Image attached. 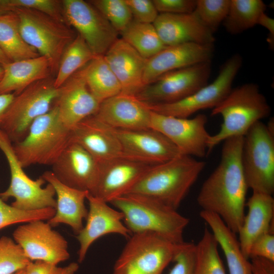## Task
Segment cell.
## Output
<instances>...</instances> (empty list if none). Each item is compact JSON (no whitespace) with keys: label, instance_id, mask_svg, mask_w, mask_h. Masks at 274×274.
<instances>
[{"label":"cell","instance_id":"38","mask_svg":"<svg viewBox=\"0 0 274 274\" xmlns=\"http://www.w3.org/2000/svg\"><path fill=\"white\" fill-rule=\"evenodd\" d=\"M26 9L39 11L65 22L62 1L57 0H0V15Z\"/></svg>","mask_w":274,"mask_h":274},{"label":"cell","instance_id":"15","mask_svg":"<svg viewBox=\"0 0 274 274\" xmlns=\"http://www.w3.org/2000/svg\"><path fill=\"white\" fill-rule=\"evenodd\" d=\"M13 237L31 261H41L57 265L70 258L66 240L44 220L20 225L14 231Z\"/></svg>","mask_w":274,"mask_h":274},{"label":"cell","instance_id":"32","mask_svg":"<svg viewBox=\"0 0 274 274\" xmlns=\"http://www.w3.org/2000/svg\"><path fill=\"white\" fill-rule=\"evenodd\" d=\"M265 10L266 5L261 0H230L223 24L228 32L237 35L257 25Z\"/></svg>","mask_w":274,"mask_h":274},{"label":"cell","instance_id":"30","mask_svg":"<svg viewBox=\"0 0 274 274\" xmlns=\"http://www.w3.org/2000/svg\"><path fill=\"white\" fill-rule=\"evenodd\" d=\"M83 68L88 88L99 104L121 92L120 84L104 55H95Z\"/></svg>","mask_w":274,"mask_h":274},{"label":"cell","instance_id":"23","mask_svg":"<svg viewBox=\"0 0 274 274\" xmlns=\"http://www.w3.org/2000/svg\"><path fill=\"white\" fill-rule=\"evenodd\" d=\"M104 56L120 84L121 93L135 96L145 87L143 76L148 59L122 39H117Z\"/></svg>","mask_w":274,"mask_h":274},{"label":"cell","instance_id":"18","mask_svg":"<svg viewBox=\"0 0 274 274\" xmlns=\"http://www.w3.org/2000/svg\"><path fill=\"white\" fill-rule=\"evenodd\" d=\"M86 199L89 206L86 223L76 235L80 244L78 252L80 263L84 260L90 246L99 237L116 233L129 238L132 235L122 222L124 216L121 212L113 209L108 202L89 193Z\"/></svg>","mask_w":274,"mask_h":274},{"label":"cell","instance_id":"36","mask_svg":"<svg viewBox=\"0 0 274 274\" xmlns=\"http://www.w3.org/2000/svg\"><path fill=\"white\" fill-rule=\"evenodd\" d=\"M88 2L99 11L119 34L133 19L125 0H92Z\"/></svg>","mask_w":274,"mask_h":274},{"label":"cell","instance_id":"45","mask_svg":"<svg viewBox=\"0 0 274 274\" xmlns=\"http://www.w3.org/2000/svg\"><path fill=\"white\" fill-rule=\"evenodd\" d=\"M254 257L274 262V234L265 233L254 242L250 250L249 258Z\"/></svg>","mask_w":274,"mask_h":274},{"label":"cell","instance_id":"6","mask_svg":"<svg viewBox=\"0 0 274 274\" xmlns=\"http://www.w3.org/2000/svg\"><path fill=\"white\" fill-rule=\"evenodd\" d=\"M20 32L25 42L49 60L52 74H56L62 55L77 36L66 23L32 9H19Z\"/></svg>","mask_w":274,"mask_h":274},{"label":"cell","instance_id":"2","mask_svg":"<svg viewBox=\"0 0 274 274\" xmlns=\"http://www.w3.org/2000/svg\"><path fill=\"white\" fill-rule=\"evenodd\" d=\"M205 165L202 161L180 154L151 166L126 193L146 195L177 210Z\"/></svg>","mask_w":274,"mask_h":274},{"label":"cell","instance_id":"27","mask_svg":"<svg viewBox=\"0 0 274 274\" xmlns=\"http://www.w3.org/2000/svg\"><path fill=\"white\" fill-rule=\"evenodd\" d=\"M248 211L238 232L244 255L249 259L251 247L259 236L273 234L274 199L271 195L253 192L246 203Z\"/></svg>","mask_w":274,"mask_h":274},{"label":"cell","instance_id":"35","mask_svg":"<svg viewBox=\"0 0 274 274\" xmlns=\"http://www.w3.org/2000/svg\"><path fill=\"white\" fill-rule=\"evenodd\" d=\"M218 246L212 232L206 228L196 244L194 274H226L218 253Z\"/></svg>","mask_w":274,"mask_h":274},{"label":"cell","instance_id":"46","mask_svg":"<svg viewBox=\"0 0 274 274\" xmlns=\"http://www.w3.org/2000/svg\"><path fill=\"white\" fill-rule=\"evenodd\" d=\"M253 274H274V262L261 258H252Z\"/></svg>","mask_w":274,"mask_h":274},{"label":"cell","instance_id":"31","mask_svg":"<svg viewBox=\"0 0 274 274\" xmlns=\"http://www.w3.org/2000/svg\"><path fill=\"white\" fill-rule=\"evenodd\" d=\"M0 49L11 62L40 55L21 36L19 18L15 12L0 15Z\"/></svg>","mask_w":274,"mask_h":274},{"label":"cell","instance_id":"11","mask_svg":"<svg viewBox=\"0 0 274 274\" xmlns=\"http://www.w3.org/2000/svg\"><path fill=\"white\" fill-rule=\"evenodd\" d=\"M211 70V61L168 72L145 86L135 96L150 105L178 101L208 84Z\"/></svg>","mask_w":274,"mask_h":274},{"label":"cell","instance_id":"34","mask_svg":"<svg viewBox=\"0 0 274 274\" xmlns=\"http://www.w3.org/2000/svg\"><path fill=\"white\" fill-rule=\"evenodd\" d=\"M83 38L77 34L64 50L54 79L56 88L61 87L73 74L95 56Z\"/></svg>","mask_w":274,"mask_h":274},{"label":"cell","instance_id":"7","mask_svg":"<svg viewBox=\"0 0 274 274\" xmlns=\"http://www.w3.org/2000/svg\"><path fill=\"white\" fill-rule=\"evenodd\" d=\"M58 90L50 77L27 87L15 95L4 114L0 129L13 144L21 141L33 121L53 107Z\"/></svg>","mask_w":274,"mask_h":274},{"label":"cell","instance_id":"33","mask_svg":"<svg viewBox=\"0 0 274 274\" xmlns=\"http://www.w3.org/2000/svg\"><path fill=\"white\" fill-rule=\"evenodd\" d=\"M120 34L121 39L146 59L152 57L166 47L152 23L132 19Z\"/></svg>","mask_w":274,"mask_h":274},{"label":"cell","instance_id":"47","mask_svg":"<svg viewBox=\"0 0 274 274\" xmlns=\"http://www.w3.org/2000/svg\"><path fill=\"white\" fill-rule=\"evenodd\" d=\"M257 24L262 26L268 30L269 35L267 41L272 49L274 46V19L264 13L259 18Z\"/></svg>","mask_w":274,"mask_h":274},{"label":"cell","instance_id":"50","mask_svg":"<svg viewBox=\"0 0 274 274\" xmlns=\"http://www.w3.org/2000/svg\"><path fill=\"white\" fill-rule=\"evenodd\" d=\"M10 61L0 49V64H4Z\"/></svg>","mask_w":274,"mask_h":274},{"label":"cell","instance_id":"52","mask_svg":"<svg viewBox=\"0 0 274 274\" xmlns=\"http://www.w3.org/2000/svg\"><path fill=\"white\" fill-rule=\"evenodd\" d=\"M25 269L19 270V271L15 272L13 274H25Z\"/></svg>","mask_w":274,"mask_h":274},{"label":"cell","instance_id":"13","mask_svg":"<svg viewBox=\"0 0 274 274\" xmlns=\"http://www.w3.org/2000/svg\"><path fill=\"white\" fill-rule=\"evenodd\" d=\"M66 23L74 28L95 55H104L118 39V32L88 1H62Z\"/></svg>","mask_w":274,"mask_h":274},{"label":"cell","instance_id":"42","mask_svg":"<svg viewBox=\"0 0 274 274\" xmlns=\"http://www.w3.org/2000/svg\"><path fill=\"white\" fill-rule=\"evenodd\" d=\"M133 19L142 23L153 24L159 13L151 0H125Z\"/></svg>","mask_w":274,"mask_h":274},{"label":"cell","instance_id":"41","mask_svg":"<svg viewBox=\"0 0 274 274\" xmlns=\"http://www.w3.org/2000/svg\"><path fill=\"white\" fill-rule=\"evenodd\" d=\"M172 261L175 264L168 274H194L196 244L184 241L177 244Z\"/></svg>","mask_w":274,"mask_h":274},{"label":"cell","instance_id":"44","mask_svg":"<svg viewBox=\"0 0 274 274\" xmlns=\"http://www.w3.org/2000/svg\"><path fill=\"white\" fill-rule=\"evenodd\" d=\"M79 265L72 262L61 267L57 265L41 261H30L25 268V274H75L79 269Z\"/></svg>","mask_w":274,"mask_h":274},{"label":"cell","instance_id":"43","mask_svg":"<svg viewBox=\"0 0 274 274\" xmlns=\"http://www.w3.org/2000/svg\"><path fill=\"white\" fill-rule=\"evenodd\" d=\"M159 14H189L194 12L196 0H153Z\"/></svg>","mask_w":274,"mask_h":274},{"label":"cell","instance_id":"24","mask_svg":"<svg viewBox=\"0 0 274 274\" xmlns=\"http://www.w3.org/2000/svg\"><path fill=\"white\" fill-rule=\"evenodd\" d=\"M71 142L83 148L98 163L122 155L121 146L114 129L93 116L77 124L71 130Z\"/></svg>","mask_w":274,"mask_h":274},{"label":"cell","instance_id":"29","mask_svg":"<svg viewBox=\"0 0 274 274\" xmlns=\"http://www.w3.org/2000/svg\"><path fill=\"white\" fill-rule=\"evenodd\" d=\"M199 215L210 227L222 250L229 274H253L251 262L242 252L235 233L216 214L201 210Z\"/></svg>","mask_w":274,"mask_h":274},{"label":"cell","instance_id":"8","mask_svg":"<svg viewBox=\"0 0 274 274\" xmlns=\"http://www.w3.org/2000/svg\"><path fill=\"white\" fill-rule=\"evenodd\" d=\"M274 135L259 121L244 136L242 162L248 189L269 195L274 191Z\"/></svg>","mask_w":274,"mask_h":274},{"label":"cell","instance_id":"16","mask_svg":"<svg viewBox=\"0 0 274 274\" xmlns=\"http://www.w3.org/2000/svg\"><path fill=\"white\" fill-rule=\"evenodd\" d=\"M114 130L122 155L127 158L153 166L182 154L168 139L155 129Z\"/></svg>","mask_w":274,"mask_h":274},{"label":"cell","instance_id":"10","mask_svg":"<svg viewBox=\"0 0 274 274\" xmlns=\"http://www.w3.org/2000/svg\"><path fill=\"white\" fill-rule=\"evenodd\" d=\"M242 64V58L234 54L228 58L211 83L191 95L178 101L161 105H147L152 111L163 115L188 118L206 109H213L220 104L232 89L233 82Z\"/></svg>","mask_w":274,"mask_h":274},{"label":"cell","instance_id":"9","mask_svg":"<svg viewBox=\"0 0 274 274\" xmlns=\"http://www.w3.org/2000/svg\"><path fill=\"white\" fill-rule=\"evenodd\" d=\"M0 150L7 160L11 174L8 188L0 193L2 200L5 201L14 198L11 206L22 211L56 209V194L53 186L48 183L43 188L46 182L42 176L33 180L26 175L14 153L13 143L1 129Z\"/></svg>","mask_w":274,"mask_h":274},{"label":"cell","instance_id":"48","mask_svg":"<svg viewBox=\"0 0 274 274\" xmlns=\"http://www.w3.org/2000/svg\"><path fill=\"white\" fill-rule=\"evenodd\" d=\"M15 95L13 93L0 94V125L4 114L12 101Z\"/></svg>","mask_w":274,"mask_h":274},{"label":"cell","instance_id":"28","mask_svg":"<svg viewBox=\"0 0 274 274\" xmlns=\"http://www.w3.org/2000/svg\"><path fill=\"white\" fill-rule=\"evenodd\" d=\"M4 73L0 82V94L16 95L33 83L50 77L49 60L44 56L10 62L2 65Z\"/></svg>","mask_w":274,"mask_h":274},{"label":"cell","instance_id":"12","mask_svg":"<svg viewBox=\"0 0 274 274\" xmlns=\"http://www.w3.org/2000/svg\"><path fill=\"white\" fill-rule=\"evenodd\" d=\"M177 245L153 232L132 234L114 268L129 267L140 274H162L172 261Z\"/></svg>","mask_w":274,"mask_h":274},{"label":"cell","instance_id":"25","mask_svg":"<svg viewBox=\"0 0 274 274\" xmlns=\"http://www.w3.org/2000/svg\"><path fill=\"white\" fill-rule=\"evenodd\" d=\"M165 46L193 43L214 44L213 32L193 13L159 14L153 23Z\"/></svg>","mask_w":274,"mask_h":274},{"label":"cell","instance_id":"37","mask_svg":"<svg viewBox=\"0 0 274 274\" xmlns=\"http://www.w3.org/2000/svg\"><path fill=\"white\" fill-rule=\"evenodd\" d=\"M30 261L14 239L0 238V274H13L25 269Z\"/></svg>","mask_w":274,"mask_h":274},{"label":"cell","instance_id":"3","mask_svg":"<svg viewBox=\"0 0 274 274\" xmlns=\"http://www.w3.org/2000/svg\"><path fill=\"white\" fill-rule=\"evenodd\" d=\"M109 203L122 213L124 223L131 234L150 232L176 244L184 242L183 233L189 220L177 210L135 193L124 194Z\"/></svg>","mask_w":274,"mask_h":274},{"label":"cell","instance_id":"40","mask_svg":"<svg viewBox=\"0 0 274 274\" xmlns=\"http://www.w3.org/2000/svg\"><path fill=\"white\" fill-rule=\"evenodd\" d=\"M56 209L46 208L36 211H22L9 205L0 197V230L9 225L35 220H48Z\"/></svg>","mask_w":274,"mask_h":274},{"label":"cell","instance_id":"22","mask_svg":"<svg viewBox=\"0 0 274 274\" xmlns=\"http://www.w3.org/2000/svg\"><path fill=\"white\" fill-rule=\"evenodd\" d=\"M151 114L135 96L120 93L100 103L93 116L113 129L143 130L150 128Z\"/></svg>","mask_w":274,"mask_h":274},{"label":"cell","instance_id":"14","mask_svg":"<svg viewBox=\"0 0 274 274\" xmlns=\"http://www.w3.org/2000/svg\"><path fill=\"white\" fill-rule=\"evenodd\" d=\"M207 121V117L202 114L192 118H184L151 111L150 128L164 135L182 154L203 158L207 155L211 136L206 129Z\"/></svg>","mask_w":274,"mask_h":274},{"label":"cell","instance_id":"26","mask_svg":"<svg viewBox=\"0 0 274 274\" xmlns=\"http://www.w3.org/2000/svg\"><path fill=\"white\" fill-rule=\"evenodd\" d=\"M54 187L57 196L56 212L48 222L52 227L60 224L68 225L77 235L83 229V221L86 219L88 210L85 200L89 193L68 187L60 182L52 171H46L41 176Z\"/></svg>","mask_w":274,"mask_h":274},{"label":"cell","instance_id":"39","mask_svg":"<svg viewBox=\"0 0 274 274\" xmlns=\"http://www.w3.org/2000/svg\"><path fill=\"white\" fill-rule=\"evenodd\" d=\"M230 0H196L193 13L213 32L225 19Z\"/></svg>","mask_w":274,"mask_h":274},{"label":"cell","instance_id":"5","mask_svg":"<svg viewBox=\"0 0 274 274\" xmlns=\"http://www.w3.org/2000/svg\"><path fill=\"white\" fill-rule=\"evenodd\" d=\"M71 130L61 122L56 106L39 117L26 136L13 144L22 167L33 164L52 165L71 142Z\"/></svg>","mask_w":274,"mask_h":274},{"label":"cell","instance_id":"1","mask_svg":"<svg viewBox=\"0 0 274 274\" xmlns=\"http://www.w3.org/2000/svg\"><path fill=\"white\" fill-rule=\"evenodd\" d=\"M223 142L220 162L203 183L197 201L202 210L216 214L236 234L245 215L248 189L242 162L244 136Z\"/></svg>","mask_w":274,"mask_h":274},{"label":"cell","instance_id":"49","mask_svg":"<svg viewBox=\"0 0 274 274\" xmlns=\"http://www.w3.org/2000/svg\"><path fill=\"white\" fill-rule=\"evenodd\" d=\"M113 274H140L135 270L129 267L114 268Z\"/></svg>","mask_w":274,"mask_h":274},{"label":"cell","instance_id":"19","mask_svg":"<svg viewBox=\"0 0 274 274\" xmlns=\"http://www.w3.org/2000/svg\"><path fill=\"white\" fill-rule=\"evenodd\" d=\"M56 178L62 183L91 194L97 180L98 164L78 144L70 142L52 165Z\"/></svg>","mask_w":274,"mask_h":274},{"label":"cell","instance_id":"51","mask_svg":"<svg viewBox=\"0 0 274 274\" xmlns=\"http://www.w3.org/2000/svg\"><path fill=\"white\" fill-rule=\"evenodd\" d=\"M3 73H4L3 68L2 65L0 64V82L2 79Z\"/></svg>","mask_w":274,"mask_h":274},{"label":"cell","instance_id":"20","mask_svg":"<svg viewBox=\"0 0 274 274\" xmlns=\"http://www.w3.org/2000/svg\"><path fill=\"white\" fill-rule=\"evenodd\" d=\"M83 67L58 88L54 105L61 122L70 130L83 119L94 115L100 104L88 88Z\"/></svg>","mask_w":274,"mask_h":274},{"label":"cell","instance_id":"21","mask_svg":"<svg viewBox=\"0 0 274 274\" xmlns=\"http://www.w3.org/2000/svg\"><path fill=\"white\" fill-rule=\"evenodd\" d=\"M214 51V44L189 43L166 46L148 59L143 76L144 84L145 86L168 72L211 61Z\"/></svg>","mask_w":274,"mask_h":274},{"label":"cell","instance_id":"4","mask_svg":"<svg viewBox=\"0 0 274 274\" xmlns=\"http://www.w3.org/2000/svg\"><path fill=\"white\" fill-rule=\"evenodd\" d=\"M270 107L255 83L244 84L232 89L225 98L212 109V116L223 118L220 130L211 135L207 154L227 139L244 136L256 122L269 116Z\"/></svg>","mask_w":274,"mask_h":274},{"label":"cell","instance_id":"17","mask_svg":"<svg viewBox=\"0 0 274 274\" xmlns=\"http://www.w3.org/2000/svg\"><path fill=\"white\" fill-rule=\"evenodd\" d=\"M98 164L97 180L90 194L108 203L127 193L152 166L123 155Z\"/></svg>","mask_w":274,"mask_h":274}]
</instances>
